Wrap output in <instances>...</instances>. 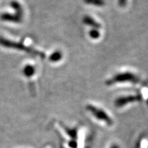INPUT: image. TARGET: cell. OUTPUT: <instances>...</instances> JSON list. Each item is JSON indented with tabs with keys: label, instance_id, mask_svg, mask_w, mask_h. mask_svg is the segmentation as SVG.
<instances>
[{
	"label": "cell",
	"instance_id": "obj_1",
	"mask_svg": "<svg viewBox=\"0 0 148 148\" xmlns=\"http://www.w3.org/2000/svg\"><path fill=\"white\" fill-rule=\"evenodd\" d=\"M0 45L3 47L8 48V49H13L15 50L25 51L26 53H30L32 56H36L40 57V58H45V53L41 52V51H37L36 49L25 46L21 42L10 40L3 36H0Z\"/></svg>",
	"mask_w": 148,
	"mask_h": 148
},
{
	"label": "cell",
	"instance_id": "obj_2",
	"mask_svg": "<svg viewBox=\"0 0 148 148\" xmlns=\"http://www.w3.org/2000/svg\"><path fill=\"white\" fill-rule=\"evenodd\" d=\"M138 77L134 73L130 72H123V73H117L114 75L112 78L108 79L106 84L107 85H112L117 83H125V82H132L138 83Z\"/></svg>",
	"mask_w": 148,
	"mask_h": 148
},
{
	"label": "cell",
	"instance_id": "obj_3",
	"mask_svg": "<svg viewBox=\"0 0 148 148\" xmlns=\"http://www.w3.org/2000/svg\"><path fill=\"white\" fill-rule=\"evenodd\" d=\"M86 110L89 111L92 115L95 116L96 119L103 121L107 125H111L113 123V121L111 119L110 116L107 114L106 111L102 110L101 108H99L91 104H88L86 106Z\"/></svg>",
	"mask_w": 148,
	"mask_h": 148
},
{
	"label": "cell",
	"instance_id": "obj_4",
	"mask_svg": "<svg viewBox=\"0 0 148 148\" xmlns=\"http://www.w3.org/2000/svg\"><path fill=\"white\" fill-rule=\"evenodd\" d=\"M140 99V95H127L116 98L114 101V106L117 108H121L126 106L130 103L139 101Z\"/></svg>",
	"mask_w": 148,
	"mask_h": 148
},
{
	"label": "cell",
	"instance_id": "obj_5",
	"mask_svg": "<svg viewBox=\"0 0 148 148\" xmlns=\"http://www.w3.org/2000/svg\"><path fill=\"white\" fill-rule=\"evenodd\" d=\"M0 18L3 21L13 23H21L23 21V17L17 15L16 14L4 12L0 15Z\"/></svg>",
	"mask_w": 148,
	"mask_h": 148
},
{
	"label": "cell",
	"instance_id": "obj_6",
	"mask_svg": "<svg viewBox=\"0 0 148 148\" xmlns=\"http://www.w3.org/2000/svg\"><path fill=\"white\" fill-rule=\"evenodd\" d=\"M83 23L86 25L93 27L94 29H99L101 27V24L96 21L93 18H92L90 16L86 15L83 17Z\"/></svg>",
	"mask_w": 148,
	"mask_h": 148
},
{
	"label": "cell",
	"instance_id": "obj_7",
	"mask_svg": "<svg viewBox=\"0 0 148 148\" xmlns=\"http://www.w3.org/2000/svg\"><path fill=\"white\" fill-rule=\"evenodd\" d=\"M10 6L15 11V14L21 16V17H23V8L21 3L18 2L17 1L13 0V1H12L10 2Z\"/></svg>",
	"mask_w": 148,
	"mask_h": 148
},
{
	"label": "cell",
	"instance_id": "obj_8",
	"mask_svg": "<svg viewBox=\"0 0 148 148\" xmlns=\"http://www.w3.org/2000/svg\"><path fill=\"white\" fill-rule=\"evenodd\" d=\"M36 73V68L32 64H27L23 67V73L26 77H31Z\"/></svg>",
	"mask_w": 148,
	"mask_h": 148
},
{
	"label": "cell",
	"instance_id": "obj_9",
	"mask_svg": "<svg viewBox=\"0 0 148 148\" xmlns=\"http://www.w3.org/2000/svg\"><path fill=\"white\" fill-rule=\"evenodd\" d=\"M62 58V53L60 51H56L53 52L49 56V60L53 62H57L60 61Z\"/></svg>",
	"mask_w": 148,
	"mask_h": 148
},
{
	"label": "cell",
	"instance_id": "obj_10",
	"mask_svg": "<svg viewBox=\"0 0 148 148\" xmlns=\"http://www.w3.org/2000/svg\"><path fill=\"white\" fill-rule=\"evenodd\" d=\"M86 4L92 5L94 6L102 7L105 4L104 0H84Z\"/></svg>",
	"mask_w": 148,
	"mask_h": 148
},
{
	"label": "cell",
	"instance_id": "obj_11",
	"mask_svg": "<svg viewBox=\"0 0 148 148\" xmlns=\"http://www.w3.org/2000/svg\"><path fill=\"white\" fill-rule=\"evenodd\" d=\"M62 127H63L65 132L70 137L72 138H75L77 136V130L76 128H70V127H66L65 125H62Z\"/></svg>",
	"mask_w": 148,
	"mask_h": 148
},
{
	"label": "cell",
	"instance_id": "obj_12",
	"mask_svg": "<svg viewBox=\"0 0 148 148\" xmlns=\"http://www.w3.org/2000/svg\"><path fill=\"white\" fill-rule=\"evenodd\" d=\"M89 36L92 39H97L100 36V32L98 30V29L92 28L89 32Z\"/></svg>",
	"mask_w": 148,
	"mask_h": 148
},
{
	"label": "cell",
	"instance_id": "obj_13",
	"mask_svg": "<svg viewBox=\"0 0 148 148\" xmlns=\"http://www.w3.org/2000/svg\"><path fill=\"white\" fill-rule=\"evenodd\" d=\"M69 145L71 148H76L77 147V143L74 140H71L69 142Z\"/></svg>",
	"mask_w": 148,
	"mask_h": 148
},
{
	"label": "cell",
	"instance_id": "obj_14",
	"mask_svg": "<svg viewBox=\"0 0 148 148\" xmlns=\"http://www.w3.org/2000/svg\"><path fill=\"white\" fill-rule=\"evenodd\" d=\"M127 0H118V3L120 7H125L127 4Z\"/></svg>",
	"mask_w": 148,
	"mask_h": 148
},
{
	"label": "cell",
	"instance_id": "obj_15",
	"mask_svg": "<svg viewBox=\"0 0 148 148\" xmlns=\"http://www.w3.org/2000/svg\"><path fill=\"white\" fill-rule=\"evenodd\" d=\"M110 148H119V146L116 145V144H114V145H112Z\"/></svg>",
	"mask_w": 148,
	"mask_h": 148
}]
</instances>
